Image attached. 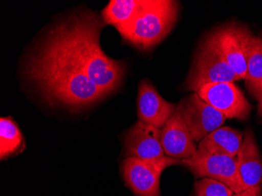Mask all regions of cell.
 <instances>
[{
	"mask_svg": "<svg viewBox=\"0 0 262 196\" xmlns=\"http://www.w3.org/2000/svg\"><path fill=\"white\" fill-rule=\"evenodd\" d=\"M23 72L48 104L71 111L88 108L108 97L86 76L71 47L62 20L32 47Z\"/></svg>",
	"mask_w": 262,
	"mask_h": 196,
	"instance_id": "obj_1",
	"label": "cell"
},
{
	"mask_svg": "<svg viewBox=\"0 0 262 196\" xmlns=\"http://www.w3.org/2000/svg\"><path fill=\"white\" fill-rule=\"evenodd\" d=\"M71 47L86 76L98 88L110 95L123 84L126 66L104 54L100 35L104 25L102 18L92 11H82L62 19Z\"/></svg>",
	"mask_w": 262,
	"mask_h": 196,
	"instance_id": "obj_2",
	"label": "cell"
},
{
	"mask_svg": "<svg viewBox=\"0 0 262 196\" xmlns=\"http://www.w3.org/2000/svg\"><path fill=\"white\" fill-rule=\"evenodd\" d=\"M179 11L180 5L178 1L148 0L139 14L117 31L123 40L141 51H148L171 32Z\"/></svg>",
	"mask_w": 262,
	"mask_h": 196,
	"instance_id": "obj_3",
	"label": "cell"
},
{
	"mask_svg": "<svg viewBox=\"0 0 262 196\" xmlns=\"http://www.w3.org/2000/svg\"><path fill=\"white\" fill-rule=\"evenodd\" d=\"M239 79L225 60L213 33L203 42L195 52L185 81V89L196 93L208 84L234 82Z\"/></svg>",
	"mask_w": 262,
	"mask_h": 196,
	"instance_id": "obj_4",
	"label": "cell"
},
{
	"mask_svg": "<svg viewBox=\"0 0 262 196\" xmlns=\"http://www.w3.org/2000/svg\"><path fill=\"white\" fill-rule=\"evenodd\" d=\"M173 165H182V161L169 156L158 160L124 158L121 173L126 186L135 196H160L162 173Z\"/></svg>",
	"mask_w": 262,
	"mask_h": 196,
	"instance_id": "obj_5",
	"label": "cell"
},
{
	"mask_svg": "<svg viewBox=\"0 0 262 196\" xmlns=\"http://www.w3.org/2000/svg\"><path fill=\"white\" fill-rule=\"evenodd\" d=\"M196 93L201 99L217 109L226 119L244 121L251 114L252 106L234 82L208 84Z\"/></svg>",
	"mask_w": 262,
	"mask_h": 196,
	"instance_id": "obj_6",
	"label": "cell"
},
{
	"mask_svg": "<svg viewBox=\"0 0 262 196\" xmlns=\"http://www.w3.org/2000/svg\"><path fill=\"white\" fill-rule=\"evenodd\" d=\"M197 178H210L222 183L235 193L246 190L237 169L236 159L229 156H205L182 160Z\"/></svg>",
	"mask_w": 262,
	"mask_h": 196,
	"instance_id": "obj_7",
	"label": "cell"
},
{
	"mask_svg": "<svg viewBox=\"0 0 262 196\" xmlns=\"http://www.w3.org/2000/svg\"><path fill=\"white\" fill-rule=\"evenodd\" d=\"M215 35L217 46L231 69L239 79H245L247 58L254 35L244 26L230 24Z\"/></svg>",
	"mask_w": 262,
	"mask_h": 196,
	"instance_id": "obj_8",
	"label": "cell"
},
{
	"mask_svg": "<svg viewBox=\"0 0 262 196\" xmlns=\"http://www.w3.org/2000/svg\"><path fill=\"white\" fill-rule=\"evenodd\" d=\"M180 104L184 120L195 142L222 127L226 120L222 113L201 99L197 93L182 100Z\"/></svg>",
	"mask_w": 262,
	"mask_h": 196,
	"instance_id": "obj_9",
	"label": "cell"
},
{
	"mask_svg": "<svg viewBox=\"0 0 262 196\" xmlns=\"http://www.w3.org/2000/svg\"><path fill=\"white\" fill-rule=\"evenodd\" d=\"M124 158L158 160L166 157L161 141V129L138 120L123 139Z\"/></svg>",
	"mask_w": 262,
	"mask_h": 196,
	"instance_id": "obj_10",
	"label": "cell"
},
{
	"mask_svg": "<svg viewBox=\"0 0 262 196\" xmlns=\"http://www.w3.org/2000/svg\"><path fill=\"white\" fill-rule=\"evenodd\" d=\"M161 141L165 155L169 157L182 161L192 159L196 153L197 146L184 120L180 103L161 129Z\"/></svg>",
	"mask_w": 262,
	"mask_h": 196,
	"instance_id": "obj_11",
	"label": "cell"
},
{
	"mask_svg": "<svg viewBox=\"0 0 262 196\" xmlns=\"http://www.w3.org/2000/svg\"><path fill=\"white\" fill-rule=\"evenodd\" d=\"M138 117L139 121L161 129L170 120L178 105L166 101L147 79L138 86Z\"/></svg>",
	"mask_w": 262,
	"mask_h": 196,
	"instance_id": "obj_12",
	"label": "cell"
},
{
	"mask_svg": "<svg viewBox=\"0 0 262 196\" xmlns=\"http://www.w3.org/2000/svg\"><path fill=\"white\" fill-rule=\"evenodd\" d=\"M239 177L246 189L262 185V157L251 129L244 132L242 144L236 157Z\"/></svg>",
	"mask_w": 262,
	"mask_h": 196,
	"instance_id": "obj_13",
	"label": "cell"
},
{
	"mask_svg": "<svg viewBox=\"0 0 262 196\" xmlns=\"http://www.w3.org/2000/svg\"><path fill=\"white\" fill-rule=\"evenodd\" d=\"M244 134L233 128L222 126L208 134L197 146L194 157L205 156H229L236 157Z\"/></svg>",
	"mask_w": 262,
	"mask_h": 196,
	"instance_id": "obj_14",
	"label": "cell"
},
{
	"mask_svg": "<svg viewBox=\"0 0 262 196\" xmlns=\"http://www.w3.org/2000/svg\"><path fill=\"white\" fill-rule=\"evenodd\" d=\"M148 0H113L106 6L101 14L104 25L121 29L133 20L144 9Z\"/></svg>",
	"mask_w": 262,
	"mask_h": 196,
	"instance_id": "obj_15",
	"label": "cell"
},
{
	"mask_svg": "<svg viewBox=\"0 0 262 196\" xmlns=\"http://www.w3.org/2000/svg\"><path fill=\"white\" fill-rule=\"evenodd\" d=\"M25 139L17 123L11 117L0 119V159L6 160L22 153Z\"/></svg>",
	"mask_w": 262,
	"mask_h": 196,
	"instance_id": "obj_16",
	"label": "cell"
},
{
	"mask_svg": "<svg viewBox=\"0 0 262 196\" xmlns=\"http://www.w3.org/2000/svg\"><path fill=\"white\" fill-rule=\"evenodd\" d=\"M245 84L255 98L262 91V39L254 35L247 58Z\"/></svg>",
	"mask_w": 262,
	"mask_h": 196,
	"instance_id": "obj_17",
	"label": "cell"
},
{
	"mask_svg": "<svg viewBox=\"0 0 262 196\" xmlns=\"http://www.w3.org/2000/svg\"><path fill=\"white\" fill-rule=\"evenodd\" d=\"M234 193L229 187L210 178H202L195 184V196H233Z\"/></svg>",
	"mask_w": 262,
	"mask_h": 196,
	"instance_id": "obj_18",
	"label": "cell"
},
{
	"mask_svg": "<svg viewBox=\"0 0 262 196\" xmlns=\"http://www.w3.org/2000/svg\"><path fill=\"white\" fill-rule=\"evenodd\" d=\"M233 196H262V186L247 188L241 192L234 193Z\"/></svg>",
	"mask_w": 262,
	"mask_h": 196,
	"instance_id": "obj_19",
	"label": "cell"
},
{
	"mask_svg": "<svg viewBox=\"0 0 262 196\" xmlns=\"http://www.w3.org/2000/svg\"><path fill=\"white\" fill-rule=\"evenodd\" d=\"M257 103V116L262 118V91L256 97Z\"/></svg>",
	"mask_w": 262,
	"mask_h": 196,
	"instance_id": "obj_20",
	"label": "cell"
},
{
	"mask_svg": "<svg viewBox=\"0 0 262 196\" xmlns=\"http://www.w3.org/2000/svg\"><path fill=\"white\" fill-rule=\"evenodd\" d=\"M260 39H262V35H261V37H260Z\"/></svg>",
	"mask_w": 262,
	"mask_h": 196,
	"instance_id": "obj_21",
	"label": "cell"
}]
</instances>
